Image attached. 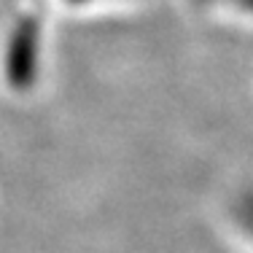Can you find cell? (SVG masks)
Wrapping results in <instances>:
<instances>
[{
    "instance_id": "obj_2",
    "label": "cell",
    "mask_w": 253,
    "mask_h": 253,
    "mask_svg": "<svg viewBox=\"0 0 253 253\" xmlns=\"http://www.w3.org/2000/svg\"><path fill=\"white\" fill-rule=\"evenodd\" d=\"M59 8H68V11H89L94 8V0H54Z\"/></svg>"
},
{
    "instance_id": "obj_1",
    "label": "cell",
    "mask_w": 253,
    "mask_h": 253,
    "mask_svg": "<svg viewBox=\"0 0 253 253\" xmlns=\"http://www.w3.org/2000/svg\"><path fill=\"white\" fill-rule=\"evenodd\" d=\"M46 54L43 22L35 14H22L8 22V30L0 43V68L5 78L16 84L19 78H35L41 73Z\"/></svg>"
}]
</instances>
